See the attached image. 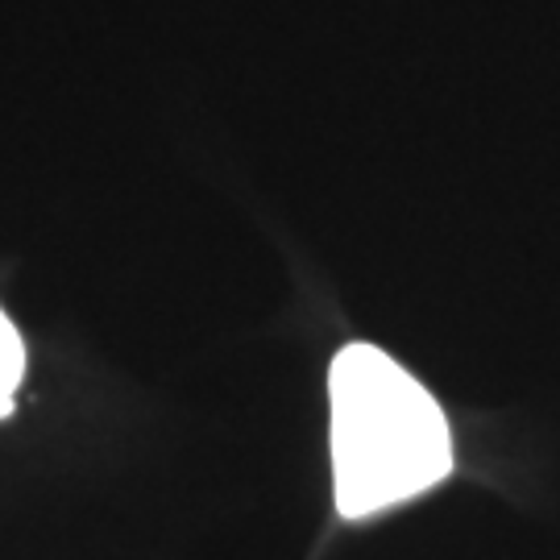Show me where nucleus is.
<instances>
[{
	"mask_svg": "<svg viewBox=\"0 0 560 560\" xmlns=\"http://www.w3.org/2000/svg\"><path fill=\"white\" fill-rule=\"evenodd\" d=\"M332 490L345 520L420 499L453 474L441 402L378 345H345L328 370Z\"/></svg>",
	"mask_w": 560,
	"mask_h": 560,
	"instance_id": "nucleus-1",
	"label": "nucleus"
},
{
	"mask_svg": "<svg viewBox=\"0 0 560 560\" xmlns=\"http://www.w3.org/2000/svg\"><path fill=\"white\" fill-rule=\"evenodd\" d=\"M21 374H25V345H21L18 328L9 324V316L0 312V416H9Z\"/></svg>",
	"mask_w": 560,
	"mask_h": 560,
	"instance_id": "nucleus-2",
	"label": "nucleus"
}]
</instances>
